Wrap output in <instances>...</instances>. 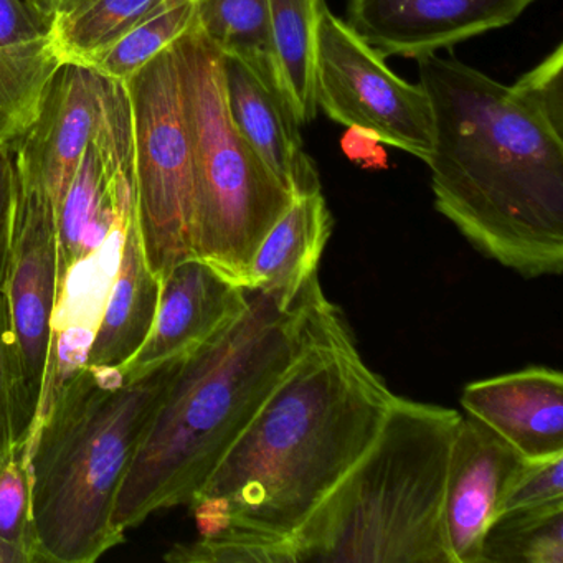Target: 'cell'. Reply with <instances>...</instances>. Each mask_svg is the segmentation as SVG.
Instances as JSON below:
<instances>
[{"mask_svg": "<svg viewBox=\"0 0 563 563\" xmlns=\"http://www.w3.org/2000/svg\"><path fill=\"white\" fill-rule=\"evenodd\" d=\"M126 88L141 240L147 265L161 279L192 256V154L174 47L141 68Z\"/></svg>", "mask_w": 563, "mask_h": 563, "instance_id": "obj_7", "label": "cell"}, {"mask_svg": "<svg viewBox=\"0 0 563 563\" xmlns=\"http://www.w3.org/2000/svg\"><path fill=\"white\" fill-rule=\"evenodd\" d=\"M183 357L134 380L84 364L58 372L25 448L37 563H93L124 542L114 503Z\"/></svg>", "mask_w": 563, "mask_h": 563, "instance_id": "obj_4", "label": "cell"}, {"mask_svg": "<svg viewBox=\"0 0 563 563\" xmlns=\"http://www.w3.org/2000/svg\"><path fill=\"white\" fill-rule=\"evenodd\" d=\"M249 306V289L190 256L161 278L159 305L146 342L120 368L126 380L143 377L196 351L232 324Z\"/></svg>", "mask_w": 563, "mask_h": 563, "instance_id": "obj_12", "label": "cell"}, {"mask_svg": "<svg viewBox=\"0 0 563 563\" xmlns=\"http://www.w3.org/2000/svg\"><path fill=\"white\" fill-rule=\"evenodd\" d=\"M563 45H556L536 68L523 75L517 87L530 98L547 117L563 124Z\"/></svg>", "mask_w": 563, "mask_h": 563, "instance_id": "obj_27", "label": "cell"}, {"mask_svg": "<svg viewBox=\"0 0 563 563\" xmlns=\"http://www.w3.org/2000/svg\"><path fill=\"white\" fill-rule=\"evenodd\" d=\"M0 537L21 545L32 556V563H37L31 471L25 451H15L0 470Z\"/></svg>", "mask_w": 563, "mask_h": 563, "instance_id": "obj_25", "label": "cell"}, {"mask_svg": "<svg viewBox=\"0 0 563 563\" xmlns=\"http://www.w3.org/2000/svg\"><path fill=\"white\" fill-rule=\"evenodd\" d=\"M134 216L133 113L126 84L118 81L57 212V288L62 301L75 269L120 245Z\"/></svg>", "mask_w": 563, "mask_h": 563, "instance_id": "obj_10", "label": "cell"}, {"mask_svg": "<svg viewBox=\"0 0 563 563\" xmlns=\"http://www.w3.org/2000/svg\"><path fill=\"white\" fill-rule=\"evenodd\" d=\"M227 107L236 131L292 197L322 192L301 124L275 78L232 55H222Z\"/></svg>", "mask_w": 563, "mask_h": 563, "instance_id": "obj_14", "label": "cell"}, {"mask_svg": "<svg viewBox=\"0 0 563 563\" xmlns=\"http://www.w3.org/2000/svg\"><path fill=\"white\" fill-rule=\"evenodd\" d=\"M60 64L51 37L0 48V147L32 123Z\"/></svg>", "mask_w": 563, "mask_h": 563, "instance_id": "obj_21", "label": "cell"}, {"mask_svg": "<svg viewBox=\"0 0 563 563\" xmlns=\"http://www.w3.org/2000/svg\"><path fill=\"white\" fill-rule=\"evenodd\" d=\"M276 74L299 124L318 118L316 37L325 0H266Z\"/></svg>", "mask_w": 563, "mask_h": 563, "instance_id": "obj_18", "label": "cell"}, {"mask_svg": "<svg viewBox=\"0 0 563 563\" xmlns=\"http://www.w3.org/2000/svg\"><path fill=\"white\" fill-rule=\"evenodd\" d=\"M481 563H563V500L499 514L484 536Z\"/></svg>", "mask_w": 563, "mask_h": 563, "instance_id": "obj_22", "label": "cell"}, {"mask_svg": "<svg viewBox=\"0 0 563 563\" xmlns=\"http://www.w3.org/2000/svg\"><path fill=\"white\" fill-rule=\"evenodd\" d=\"M560 500H563V456L523 460L499 514L533 509Z\"/></svg>", "mask_w": 563, "mask_h": 563, "instance_id": "obj_26", "label": "cell"}, {"mask_svg": "<svg viewBox=\"0 0 563 563\" xmlns=\"http://www.w3.org/2000/svg\"><path fill=\"white\" fill-rule=\"evenodd\" d=\"M433 113L434 207L487 258L526 278L563 272V124L517 85L418 58Z\"/></svg>", "mask_w": 563, "mask_h": 563, "instance_id": "obj_1", "label": "cell"}, {"mask_svg": "<svg viewBox=\"0 0 563 563\" xmlns=\"http://www.w3.org/2000/svg\"><path fill=\"white\" fill-rule=\"evenodd\" d=\"M42 15L51 19L52 22L67 12L74 11L75 8L84 2V0H29Z\"/></svg>", "mask_w": 563, "mask_h": 563, "instance_id": "obj_31", "label": "cell"}, {"mask_svg": "<svg viewBox=\"0 0 563 563\" xmlns=\"http://www.w3.org/2000/svg\"><path fill=\"white\" fill-rule=\"evenodd\" d=\"M332 227L334 219L322 192L295 197L260 243L245 288L295 298L308 279L318 275Z\"/></svg>", "mask_w": 563, "mask_h": 563, "instance_id": "obj_17", "label": "cell"}, {"mask_svg": "<svg viewBox=\"0 0 563 563\" xmlns=\"http://www.w3.org/2000/svg\"><path fill=\"white\" fill-rule=\"evenodd\" d=\"M536 0H347V27L382 57L418 58L514 24Z\"/></svg>", "mask_w": 563, "mask_h": 563, "instance_id": "obj_11", "label": "cell"}, {"mask_svg": "<svg viewBox=\"0 0 563 563\" xmlns=\"http://www.w3.org/2000/svg\"><path fill=\"white\" fill-rule=\"evenodd\" d=\"M394 400L362 361L339 309L194 500H225L230 523L222 532L291 540L364 456Z\"/></svg>", "mask_w": 563, "mask_h": 563, "instance_id": "obj_2", "label": "cell"}, {"mask_svg": "<svg viewBox=\"0 0 563 563\" xmlns=\"http://www.w3.org/2000/svg\"><path fill=\"white\" fill-rule=\"evenodd\" d=\"M52 25L29 0H0V48L44 41Z\"/></svg>", "mask_w": 563, "mask_h": 563, "instance_id": "obj_28", "label": "cell"}, {"mask_svg": "<svg viewBox=\"0 0 563 563\" xmlns=\"http://www.w3.org/2000/svg\"><path fill=\"white\" fill-rule=\"evenodd\" d=\"M15 453L11 395V325L8 301L0 292V470Z\"/></svg>", "mask_w": 563, "mask_h": 563, "instance_id": "obj_29", "label": "cell"}, {"mask_svg": "<svg viewBox=\"0 0 563 563\" xmlns=\"http://www.w3.org/2000/svg\"><path fill=\"white\" fill-rule=\"evenodd\" d=\"M0 563H32V556L18 543L0 537Z\"/></svg>", "mask_w": 563, "mask_h": 563, "instance_id": "obj_32", "label": "cell"}, {"mask_svg": "<svg viewBox=\"0 0 563 563\" xmlns=\"http://www.w3.org/2000/svg\"><path fill=\"white\" fill-rule=\"evenodd\" d=\"M173 47L192 154V256L245 288L260 243L295 197L236 131L219 48L197 22Z\"/></svg>", "mask_w": 563, "mask_h": 563, "instance_id": "obj_6", "label": "cell"}, {"mask_svg": "<svg viewBox=\"0 0 563 563\" xmlns=\"http://www.w3.org/2000/svg\"><path fill=\"white\" fill-rule=\"evenodd\" d=\"M164 560L170 563H296L291 540H255L217 532L194 542L176 543Z\"/></svg>", "mask_w": 563, "mask_h": 563, "instance_id": "obj_24", "label": "cell"}, {"mask_svg": "<svg viewBox=\"0 0 563 563\" xmlns=\"http://www.w3.org/2000/svg\"><path fill=\"white\" fill-rule=\"evenodd\" d=\"M460 420L395 395L364 456L291 537L296 563H453L443 503Z\"/></svg>", "mask_w": 563, "mask_h": 563, "instance_id": "obj_5", "label": "cell"}, {"mask_svg": "<svg viewBox=\"0 0 563 563\" xmlns=\"http://www.w3.org/2000/svg\"><path fill=\"white\" fill-rule=\"evenodd\" d=\"M194 22L196 0H167L87 65L110 80L126 84L157 55L173 47Z\"/></svg>", "mask_w": 563, "mask_h": 563, "instance_id": "obj_23", "label": "cell"}, {"mask_svg": "<svg viewBox=\"0 0 563 563\" xmlns=\"http://www.w3.org/2000/svg\"><path fill=\"white\" fill-rule=\"evenodd\" d=\"M523 457L490 428L461 415L444 486L443 522L453 563H481L483 540Z\"/></svg>", "mask_w": 563, "mask_h": 563, "instance_id": "obj_13", "label": "cell"}, {"mask_svg": "<svg viewBox=\"0 0 563 563\" xmlns=\"http://www.w3.org/2000/svg\"><path fill=\"white\" fill-rule=\"evenodd\" d=\"M196 22L220 54L240 58L279 84L266 0H196Z\"/></svg>", "mask_w": 563, "mask_h": 563, "instance_id": "obj_20", "label": "cell"}, {"mask_svg": "<svg viewBox=\"0 0 563 563\" xmlns=\"http://www.w3.org/2000/svg\"><path fill=\"white\" fill-rule=\"evenodd\" d=\"M167 0H84L55 19L51 42L60 62L87 65Z\"/></svg>", "mask_w": 563, "mask_h": 563, "instance_id": "obj_19", "label": "cell"}, {"mask_svg": "<svg viewBox=\"0 0 563 563\" xmlns=\"http://www.w3.org/2000/svg\"><path fill=\"white\" fill-rule=\"evenodd\" d=\"M15 194L14 166H12L11 147H0V292H4L11 266L12 243H14Z\"/></svg>", "mask_w": 563, "mask_h": 563, "instance_id": "obj_30", "label": "cell"}, {"mask_svg": "<svg viewBox=\"0 0 563 563\" xmlns=\"http://www.w3.org/2000/svg\"><path fill=\"white\" fill-rule=\"evenodd\" d=\"M316 103L334 123L427 163L433 113L427 91L394 74L329 8L316 37Z\"/></svg>", "mask_w": 563, "mask_h": 563, "instance_id": "obj_8", "label": "cell"}, {"mask_svg": "<svg viewBox=\"0 0 563 563\" xmlns=\"http://www.w3.org/2000/svg\"><path fill=\"white\" fill-rule=\"evenodd\" d=\"M339 311L308 279L295 298L249 289V306L180 358L121 484L111 522L121 532L157 510L190 506L266 398Z\"/></svg>", "mask_w": 563, "mask_h": 563, "instance_id": "obj_3", "label": "cell"}, {"mask_svg": "<svg viewBox=\"0 0 563 563\" xmlns=\"http://www.w3.org/2000/svg\"><path fill=\"white\" fill-rule=\"evenodd\" d=\"M461 405L523 460L563 456V375L559 371L529 367L473 382L464 387Z\"/></svg>", "mask_w": 563, "mask_h": 563, "instance_id": "obj_15", "label": "cell"}, {"mask_svg": "<svg viewBox=\"0 0 563 563\" xmlns=\"http://www.w3.org/2000/svg\"><path fill=\"white\" fill-rule=\"evenodd\" d=\"M4 295L11 325L15 451H25L44 413L62 305L57 288V212L48 203L18 197Z\"/></svg>", "mask_w": 563, "mask_h": 563, "instance_id": "obj_9", "label": "cell"}, {"mask_svg": "<svg viewBox=\"0 0 563 563\" xmlns=\"http://www.w3.org/2000/svg\"><path fill=\"white\" fill-rule=\"evenodd\" d=\"M161 279L147 265L140 220L134 216L124 230L117 273L81 364L100 371H120L146 342L156 319Z\"/></svg>", "mask_w": 563, "mask_h": 563, "instance_id": "obj_16", "label": "cell"}]
</instances>
